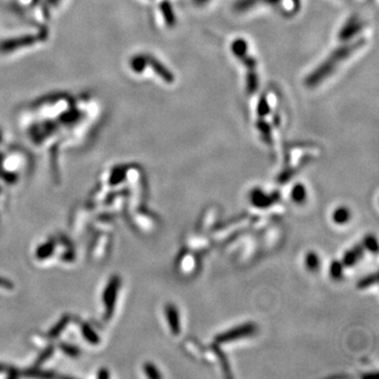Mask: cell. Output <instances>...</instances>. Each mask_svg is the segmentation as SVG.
<instances>
[{"instance_id": "19", "label": "cell", "mask_w": 379, "mask_h": 379, "mask_svg": "<svg viewBox=\"0 0 379 379\" xmlns=\"http://www.w3.org/2000/svg\"><path fill=\"white\" fill-rule=\"evenodd\" d=\"M82 333H84V336L86 337V338L92 343H98L99 342V338L98 336L95 334V332L93 330H91V328H89L88 325H84L82 326Z\"/></svg>"}, {"instance_id": "11", "label": "cell", "mask_w": 379, "mask_h": 379, "mask_svg": "<svg viewBox=\"0 0 379 379\" xmlns=\"http://www.w3.org/2000/svg\"><path fill=\"white\" fill-rule=\"evenodd\" d=\"M130 65H131V68H132L135 73L140 74L141 72L144 71V68H146V67L148 66L147 56L146 55H136V56H134L132 60H131Z\"/></svg>"}, {"instance_id": "4", "label": "cell", "mask_w": 379, "mask_h": 379, "mask_svg": "<svg viewBox=\"0 0 379 379\" xmlns=\"http://www.w3.org/2000/svg\"><path fill=\"white\" fill-rule=\"evenodd\" d=\"M119 289V278L113 277L106 289L105 294H103V301H105L106 309H107V317H111L113 314V310L115 307L116 295L117 291Z\"/></svg>"}, {"instance_id": "20", "label": "cell", "mask_w": 379, "mask_h": 379, "mask_svg": "<svg viewBox=\"0 0 379 379\" xmlns=\"http://www.w3.org/2000/svg\"><path fill=\"white\" fill-rule=\"evenodd\" d=\"M341 274H342V265L340 263L335 261V263L331 265V275H332L334 278H339L341 276Z\"/></svg>"}, {"instance_id": "18", "label": "cell", "mask_w": 379, "mask_h": 379, "mask_svg": "<svg viewBox=\"0 0 379 379\" xmlns=\"http://www.w3.org/2000/svg\"><path fill=\"white\" fill-rule=\"evenodd\" d=\"M53 250H54V243H51V241H49V243H46L44 245H41L37 250V257L38 258L49 257L50 255L52 254Z\"/></svg>"}, {"instance_id": "6", "label": "cell", "mask_w": 379, "mask_h": 379, "mask_svg": "<svg viewBox=\"0 0 379 379\" xmlns=\"http://www.w3.org/2000/svg\"><path fill=\"white\" fill-rule=\"evenodd\" d=\"M165 316H167L168 322L170 323L172 332L175 335H178L179 332H180V321H179L178 310L173 305H168L165 307Z\"/></svg>"}, {"instance_id": "21", "label": "cell", "mask_w": 379, "mask_h": 379, "mask_svg": "<svg viewBox=\"0 0 379 379\" xmlns=\"http://www.w3.org/2000/svg\"><path fill=\"white\" fill-rule=\"evenodd\" d=\"M376 275H373V276H369L367 278H364L362 280L359 281V284H358V288L359 289H366V288H370V286L372 285H376Z\"/></svg>"}, {"instance_id": "16", "label": "cell", "mask_w": 379, "mask_h": 379, "mask_svg": "<svg viewBox=\"0 0 379 379\" xmlns=\"http://www.w3.org/2000/svg\"><path fill=\"white\" fill-rule=\"evenodd\" d=\"M306 197H307L306 188L303 187L302 184H296L295 187L293 188V190H292V198H293V201L300 203V202H302L303 201H305Z\"/></svg>"}, {"instance_id": "23", "label": "cell", "mask_w": 379, "mask_h": 379, "mask_svg": "<svg viewBox=\"0 0 379 379\" xmlns=\"http://www.w3.org/2000/svg\"><path fill=\"white\" fill-rule=\"evenodd\" d=\"M364 245H366L368 249L372 252H377V249H378V245H377V240L376 238L374 237H368L366 239V241H364Z\"/></svg>"}, {"instance_id": "2", "label": "cell", "mask_w": 379, "mask_h": 379, "mask_svg": "<svg viewBox=\"0 0 379 379\" xmlns=\"http://www.w3.org/2000/svg\"><path fill=\"white\" fill-rule=\"evenodd\" d=\"M255 330H256V327H255L253 323H245V325H243L238 328H235L234 330L227 331L225 333L218 335L216 340L220 343L237 340L239 338H244V337L250 336L255 332Z\"/></svg>"}, {"instance_id": "5", "label": "cell", "mask_w": 379, "mask_h": 379, "mask_svg": "<svg viewBox=\"0 0 379 379\" xmlns=\"http://www.w3.org/2000/svg\"><path fill=\"white\" fill-rule=\"evenodd\" d=\"M146 56H147L148 66L152 67L153 71L158 76H159V77L163 81L168 82V84H172V82H174V80H175L174 75L169 70V68H167V67H165L163 64L160 63L159 60H157V58H155L153 56H150V55H146Z\"/></svg>"}, {"instance_id": "27", "label": "cell", "mask_w": 379, "mask_h": 379, "mask_svg": "<svg viewBox=\"0 0 379 379\" xmlns=\"http://www.w3.org/2000/svg\"><path fill=\"white\" fill-rule=\"evenodd\" d=\"M98 377H101V378H108V377H109V374L107 373L106 370H102V371L99 372Z\"/></svg>"}, {"instance_id": "14", "label": "cell", "mask_w": 379, "mask_h": 379, "mask_svg": "<svg viewBox=\"0 0 379 379\" xmlns=\"http://www.w3.org/2000/svg\"><path fill=\"white\" fill-rule=\"evenodd\" d=\"M270 103H268V100L267 99L266 96H261L258 106H257V115L259 118H266V116L270 114Z\"/></svg>"}, {"instance_id": "17", "label": "cell", "mask_w": 379, "mask_h": 379, "mask_svg": "<svg viewBox=\"0 0 379 379\" xmlns=\"http://www.w3.org/2000/svg\"><path fill=\"white\" fill-rule=\"evenodd\" d=\"M306 265L310 271H315L319 267V257L318 255L315 254L314 252H311L307 255L306 258Z\"/></svg>"}, {"instance_id": "22", "label": "cell", "mask_w": 379, "mask_h": 379, "mask_svg": "<svg viewBox=\"0 0 379 379\" xmlns=\"http://www.w3.org/2000/svg\"><path fill=\"white\" fill-rule=\"evenodd\" d=\"M144 370H146V373L149 377L151 378H158L160 377V374L158 373L156 368L154 367V364H151V363H147L146 366H144Z\"/></svg>"}, {"instance_id": "12", "label": "cell", "mask_w": 379, "mask_h": 379, "mask_svg": "<svg viewBox=\"0 0 379 379\" xmlns=\"http://www.w3.org/2000/svg\"><path fill=\"white\" fill-rule=\"evenodd\" d=\"M351 217V213L348 208H344V206H340V208L336 209L334 214H333V220L335 223L338 224H343L347 223Z\"/></svg>"}, {"instance_id": "15", "label": "cell", "mask_w": 379, "mask_h": 379, "mask_svg": "<svg viewBox=\"0 0 379 379\" xmlns=\"http://www.w3.org/2000/svg\"><path fill=\"white\" fill-rule=\"evenodd\" d=\"M260 1H263V0H237L235 5H234V9L237 12H245Z\"/></svg>"}, {"instance_id": "9", "label": "cell", "mask_w": 379, "mask_h": 379, "mask_svg": "<svg viewBox=\"0 0 379 379\" xmlns=\"http://www.w3.org/2000/svg\"><path fill=\"white\" fill-rule=\"evenodd\" d=\"M231 50L232 53L234 54V56L239 58L243 56V55L247 53V44L246 41L244 38H237L233 41V44L231 45Z\"/></svg>"}, {"instance_id": "13", "label": "cell", "mask_w": 379, "mask_h": 379, "mask_svg": "<svg viewBox=\"0 0 379 379\" xmlns=\"http://www.w3.org/2000/svg\"><path fill=\"white\" fill-rule=\"evenodd\" d=\"M257 129L259 130V132L263 135V138L267 142H271V127L268 123L265 120V118H259L257 120Z\"/></svg>"}, {"instance_id": "1", "label": "cell", "mask_w": 379, "mask_h": 379, "mask_svg": "<svg viewBox=\"0 0 379 379\" xmlns=\"http://www.w3.org/2000/svg\"><path fill=\"white\" fill-rule=\"evenodd\" d=\"M364 44H366V40L361 38L354 41L352 44L343 45L338 49H336L326 61H323L318 67L315 68L312 73H310L307 76V78L305 79L306 86L309 88H315L318 86L320 82L328 78L335 71L337 66L349 58L357 50H359L360 47L364 45Z\"/></svg>"}, {"instance_id": "25", "label": "cell", "mask_w": 379, "mask_h": 379, "mask_svg": "<svg viewBox=\"0 0 379 379\" xmlns=\"http://www.w3.org/2000/svg\"><path fill=\"white\" fill-rule=\"evenodd\" d=\"M61 349H63L67 355H70V356L76 357V356H78V354H79V351H78L77 348H74L72 346H68V344H63V346H61Z\"/></svg>"}, {"instance_id": "24", "label": "cell", "mask_w": 379, "mask_h": 379, "mask_svg": "<svg viewBox=\"0 0 379 379\" xmlns=\"http://www.w3.org/2000/svg\"><path fill=\"white\" fill-rule=\"evenodd\" d=\"M67 321H68V318H67V317H66L65 319H63V321H61L60 323H58V325L52 330V332L50 333V335L51 336H57L59 333L63 332V330H64L63 328L67 325Z\"/></svg>"}, {"instance_id": "7", "label": "cell", "mask_w": 379, "mask_h": 379, "mask_svg": "<svg viewBox=\"0 0 379 379\" xmlns=\"http://www.w3.org/2000/svg\"><path fill=\"white\" fill-rule=\"evenodd\" d=\"M160 11L167 25L169 27H174L176 25V17L171 2L168 1V0H163L160 3Z\"/></svg>"}, {"instance_id": "3", "label": "cell", "mask_w": 379, "mask_h": 379, "mask_svg": "<svg viewBox=\"0 0 379 379\" xmlns=\"http://www.w3.org/2000/svg\"><path fill=\"white\" fill-rule=\"evenodd\" d=\"M362 27H363V23L361 20L357 16H352L341 27V30L339 31L338 38L340 41L347 43V41L356 36L357 34L362 30Z\"/></svg>"}, {"instance_id": "26", "label": "cell", "mask_w": 379, "mask_h": 379, "mask_svg": "<svg viewBox=\"0 0 379 379\" xmlns=\"http://www.w3.org/2000/svg\"><path fill=\"white\" fill-rule=\"evenodd\" d=\"M210 1V0H193V2H194L196 5L198 6H201V5H204Z\"/></svg>"}, {"instance_id": "10", "label": "cell", "mask_w": 379, "mask_h": 379, "mask_svg": "<svg viewBox=\"0 0 379 379\" xmlns=\"http://www.w3.org/2000/svg\"><path fill=\"white\" fill-rule=\"evenodd\" d=\"M361 255H362V247L356 246L355 249L351 250L350 252H348L346 255H344L343 265L348 266V267L355 265L357 261L359 260V258L361 257Z\"/></svg>"}, {"instance_id": "28", "label": "cell", "mask_w": 379, "mask_h": 379, "mask_svg": "<svg viewBox=\"0 0 379 379\" xmlns=\"http://www.w3.org/2000/svg\"><path fill=\"white\" fill-rule=\"evenodd\" d=\"M264 1H266L267 3H270V4H277L280 0H264Z\"/></svg>"}, {"instance_id": "8", "label": "cell", "mask_w": 379, "mask_h": 379, "mask_svg": "<svg viewBox=\"0 0 379 379\" xmlns=\"http://www.w3.org/2000/svg\"><path fill=\"white\" fill-rule=\"evenodd\" d=\"M33 40H35L31 36H26L22 38H16L13 40H8L1 45V50L4 52H8L9 50H14L16 47L22 46V45H29L33 44Z\"/></svg>"}]
</instances>
